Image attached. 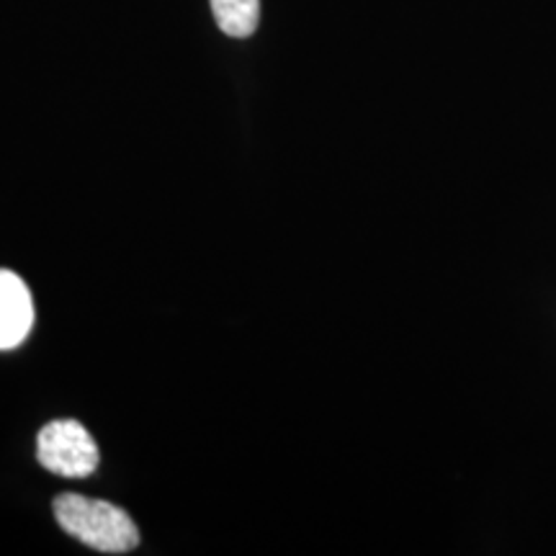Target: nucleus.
Returning <instances> with one entry per match:
<instances>
[{"label": "nucleus", "mask_w": 556, "mask_h": 556, "mask_svg": "<svg viewBox=\"0 0 556 556\" xmlns=\"http://www.w3.org/2000/svg\"><path fill=\"white\" fill-rule=\"evenodd\" d=\"M214 21L227 37L245 39L261 24V0H208Z\"/></svg>", "instance_id": "20e7f679"}, {"label": "nucleus", "mask_w": 556, "mask_h": 556, "mask_svg": "<svg viewBox=\"0 0 556 556\" xmlns=\"http://www.w3.org/2000/svg\"><path fill=\"white\" fill-rule=\"evenodd\" d=\"M54 518L62 531L103 554H129L139 546V531L122 507L106 500H90L83 495H60L54 500Z\"/></svg>", "instance_id": "f257e3e1"}, {"label": "nucleus", "mask_w": 556, "mask_h": 556, "mask_svg": "<svg viewBox=\"0 0 556 556\" xmlns=\"http://www.w3.org/2000/svg\"><path fill=\"white\" fill-rule=\"evenodd\" d=\"M39 464L67 479L90 477L99 469V446L78 420H54L39 430Z\"/></svg>", "instance_id": "f03ea898"}, {"label": "nucleus", "mask_w": 556, "mask_h": 556, "mask_svg": "<svg viewBox=\"0 0 556 556\" xmlns=\"http://www.w3.org/2000/svg\"><path fill=\"white\" fill-rule=\"evenodd\" d=\"M34 328V299L24 281L0 270V351L21 345Z\"/></svg>", "instance_id": "7ed1b4c3"}]
</instances>
